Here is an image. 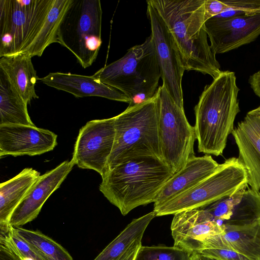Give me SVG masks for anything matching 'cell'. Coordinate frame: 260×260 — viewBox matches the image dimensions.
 I'll return each mask as SVG.
<instances>
[{
  "label": "cell",
  "mask_w": 260,
  "mask_h": 260,
  "mask_svg": "<svg viewBox=\"0 0 260 260\" xmlns=\"http://www.w3.org/2000/svg\"><path fill=\"white\" fill-rule=\"evenodd\" d=\"M54 0H0V57L26 53L41 56L57 42L62 15Z\"/></svg>",
  "instance_id": "cell-1"
},
{
  "label": "cell",
  "mask_w": 260,
  "mask_h": 260,
  "mask_svg": "<svg viewBox=\"0 0 260 260\" xmlns=\"http://www.w3.org/2000/svg\"><path fill=\"white\" fill-rule=\"evenodd\" d=\"M213 52L221 54L254 41L260 35V10L205 22Z\"/></svg>",
  "instance_id": "cell-12"
},
{
  "label": "cell",
  "mask_w": 260,
  "mask_h": 260,
  "mask_svg": "<svg viewBox=\"0 0 260 260\" xmlns=\"http://www.w3.org/2000/svg\"><path fill=\"white\" fill-rule=\"evenodd\" d=\"M218 164L210 155L194 156L162 186L154 203L157 208L192 188L211 174Z\"/></svg>",
  "instance_id": "cell-19"
},
{
  "label": "cell",
  "mask_w": 260,
  "mask_h": 260,
  "mask_svg": "<svg viewBox=\"0 0 260 260\" xmlns=\"http://www.w3.org/2000/svg\"><path fill=\"white\" fill-rule=\"evenodd\" d=\"M147 16L159 67L162 86L179 106L184 107L182 80L185 71L181 57L166 23L156 9L147 1Z\"/></svg>",
  "instance_id": "cell-10"
},
{
  "label": "cell",
  "mask_w": 260,
  "mask_h": 260,
  "mask_svg": "<svg viewBox=\"0 0 260 260\" xmlns=\"http://www.w3.org/2000/svg\"><path fill=\"white\" fill-rule=\"evenodd\" d=\"M225 228L223 233L205 240L202 249H229L251 260H260V220L248 225Z\"/></svg>",
  "instance_id": "cell-20"
},
{
  "label": "cell",
  "mask_w": 260,
  "mask_h": 260,
  "mask_svg": "<svg viewBox=\"0 0 260 260\" xmlns=\"http://www.w3.org/2000/svg\"><path fill=\"white\" fill-rule=\"evenodd\" d=\"M40 176L36 170L26 168L13 178L1 183L0 232H8L13 212Z\"/></svg>",
  "instance_id": "cell-22"
},
{
  "label": "cell",
  "mask_w": 260,
  "mask_h": 260,
  "mask_svg": "<svg viewBox=\"0 0 260 260\" xmlns=\"http://www.w3.org/2000/svg\"><path fill=\"white\" fill-rule=\"evenodd\" d=\"M239 90L235 73L229 71H221L205 86L194 108L199 152L217 156L223 153L240 111Z\"/></svg>",
  "instance_id": "cell-3"
},
{
  "label": "cell",
  "mask_w": 260,
  "mask_h": 260,
  "mask_svg": "<svg viewBox=\"0 0 260 260\" xmlns=\"http://www.w3.org/2000/svg\"><path fill=\"white\" fill-rule=\"evenodd\" d=\"M192 254L175 247L141 246L136 260H190Z\"/></svg>",
  "instance_id": "cell-27"
},
{
  "label": "cell",
  "mask_w": 260,
  "mask_h": 260,
  "mask_svg": "<svg viewBox=\"0 0 260 260\" xmlns=\"http://www.w3.org/2000/svg\"><path fill=\"white\" fill-rule=\"evenodd\" d=\"M149 1L172 35L185 70L216 78L221 71L207 40L205 0Z\"/></svg>",
  "instance_id": "cell-2"
},
{
  "label": "cell",
  "mask_w": 260,
  "mask_h": 260,
  "mask_svg": "<svg viewBox=\"0 0 260 260\" xmlns=\"http://www.w3.org/2000/svg\"><path fill=\"white\" fill-rule=\"evenodd\" d=\"M198 253L218 260H251L237 252L226 249L205 248Z\"/></svg>",
  "instance_id": "cell-29"
},
{
  "label": "cell",
  "mask_w": 260,
  "mask_h": 260,
  "mask_svg": "<svg viewBox=\"0 0 260 260\" xmlns=\"http://www.w3.org/2000/svg\"><path fill=\"white\" fill-rule=\"evenodd\" d=\"M114 142L106 173L119 164L139 158L162 159L156 94L147 101L127 107L114 116Z\"/></svg>",
  "instance_id": "cell-6"
},
{
  "label": "cell",
  "mask_w": 260,
  "mask_h": 260,
  "mask_svg": "<svg viewBox=\"0 0 260 260\" xmlns=\"http://www.w3.org/2000/svg\"><path fill=\"white\" fill-rule=\"evenodd\" d=\"M48 86L62 90L76 98L95 96L109 100L129 103V99L120 91L107 85L92 76H88L70 73H50L38 78Z\"/></svg>",
  "instance_id": "cell-18"
},
{
  "label": "cell",
  "mask_w": 260,
  "mask_h": 260,
  "mask_svg": "<svg viewBox=\"0 0 260 260\" xmlns=\"http://www.w3.org/2000/svg\"><path fill=\"white\" fill-rule=\"evenodd\" d=\"M75 165L72 158L41 175L13 212L9 225L20 227L35 219L46 200L58 188Z\"/></svg>",
  "instance_id": "cell-15"
},
{
  "label": "cell",
  "mask_w": 260,
  "mask_h": 260,
  "mask_svg": "<svg viewBox=\"0 0 260 260\" xmlns=\"http://www.w3.org/2000/svg\"><path fill=\"white\" fill-rule=\"evenodd\" d=\"M171 230L174 246L192 254L202 249L205 240L223 233L225 228L208 220L203 211L198 208L175 214Z\"/></svg>",
  "instance_id": "cell-16"
},
{
  "label": "cell",
  "mask_w": 260,
  "mask_h": 260,
  "mask_svg": "<svg viewBox=\"0 0 260 260\" xmlns=\"http://www.w3.org/2000/svg\"><path fill=\"white\" fill-rule=\"evenodd\" d=\"M31 58L24 52L0 57V70L27 105L39 98L35 88L39 78Z\"/></svg>",
  "instance_id": "cell-21"
},
{
  "label": "cell",
  "mask_w": 260,
  "mask_h": 260,
  "mask_svg": "<svg viewBox=\"0 0 260 260\" xmlns=\"http://www.w3.org/2000/svg\"><path fill=\"white\" fill-rule=\"evenodd\" d=\"M175 174L160 158L141 157L119 164L102 177L99 189L123 216L140 206L154 203Z\"/></svg>",
  "instance_id": "cell-4"
},
{
  "label": "cell",
  "mask_w": 260,
  "mask_h": 260,
  "mask_svg": "<svg viewBox=\"0 0 260 260\" xmlns=\"http://www.w3.org/2000/svg\"><path fill=\"white\" fill-rule=\"evenodd\" d=\"M248 82L254 93L260 98V70L250 76Z\"/></svg>",
  "instance_id": "cell-31"
},
{
  "label": "cell",
  "mask_w": 260,
  "mask_h": 260,
  "mask_svg": "<svg viewBox=\"0 0 260 260\" xmlns=\"http://www.w3.org/2000/svg\"><path fill=\"white\" fill-rule=\"evenodd\" d=\"M114 117L87 122L79 130L72 159L79 168L93 170L103 177L115 138Z\"/></svg>",
  "instance_id": "cell-11"
},
{
  "label": "cell",
  "mask_w": 260,
  "mask_h": 260,
  "mask_svg": "<svg viewBox=\"0 0 260 260\" xmlns=\"http://www.w3.org/2000/svg\"><path fill=\"white\" fill-rule=\"evenodd\" d=\"M100 0H73L59 26L57 41L69 49L83 68L95 60L102 41Z\"/></svg>",
  "instance_id": "cell-7"
},
{
  "label": "cell",
  "mask_w": 260,
  "mask_h": 260,
  "mask_svg": "<svg viewBox=\"0 0 260 260\" xmlns=\"http://www.w3.org/2000/svg\"><path fill=\"white\" fill-rule=\"evenodd\" d=\"M155 217L152 211L134 219L93 260H117L136 241H142L146 228Z\"/></svg>",
  "instance_id": "cell-24"
},
{
  "label": "cell",
  "mask_w": 260,
  "mask_h": 260,
  "mask_svg": "<svg viewBox=\"0 0 260 260\" xmlns=\"http://www.w3.org/2000/svg\"><path fill=\"white\" fill-rule=\"evenodd\" d=\"M156 96L161 158L175 174L195 156V129L188 121L184 107L175 102L164 86L158 87Z\"/></svg>",
  "instance_id": "cell-8"
},
{
  "label": "cell",
  "mask_w": 260,
  "mask_h": 260,
  "mask_svg": "<svg viewBox=\"0 0 260 260\" xmlns=\"http://www.w3.org/2000/svg\"><path fill=\"white\" fill-rule=\"evenodd\" d=\"M247 171L238 158L231 157L197 185L153 208L156 216L171 215L209 205L248 186Z\"/></svg>",
  "instance_id": "cell-9"
},
{
  "label": "cell",
  "mask_w": 260,
  "mask_h": 260,
  "mask_svg": "<svg viewBox=\"0 0 260 260\" xmlns=\"http://www.w3.org/2000/svg\"><path fill=\"white\" fill-rule=\"evenodd\" d=\"M15 229L18 235L33 245L47 260H73L64 248L39 230H30L21 227Z\"/></svg>",
  "instance_id": "cell-25"
},
{
  "label": "cell",
  "mask_w": 260,
  "mask_h": 260,
  "mask_svg": "<svg viewBox=\"0 0 260 260\" xmlns=\"http://www.w3.org/2000/svg\"><path fill=\"white\" fill-rule=\"evenodd\" d=\"M222 13L213 17H230L260 10V0L221 1Z\"/></svg>",
  "instance_id": "cell-28"
},
{
  "label": "cell",
  "mask_w": 260,
  "mask_h": 260,
  "mask_svg": "<svg viewBox=\"0 0 260 260\" xmlns=\"http://www.w3.org/2000/svg\"><path fill=\"white\" fill-rule=\"evenodd\" d=\"M93 76L122 92L129 100L128 107L153 98L161 74L151 35L120 59L100 69Z\"/></svg>",
  "instance_id": "cell-5"
},
{
  "label": "cell",
  "mask_w": 260,
  "mask_h": 260,
  "mask_svg": "<svg viewBox=\"0 0 260 260\" xmlns=\"http://www.w3.org/2000/svg\"><path fill=\"white\" fill-rule=\"evenodd\" d=\"M0 260H20L4 246L0 244Z\"/></svg>",
  "instance_id": "cell-32"
},
{
  "label": "cell",
  "mask_w": 260,
  "mask_h": 260,
  "mask_svg": "<svg viewBox=\"0 0 260 260\" xmlns=\"http://www.w3.org/2000/svg\"><path fill=\"white\" fill-rule=\"evenodd\" d=\"M57 136L52 132L36 126L0 125V157L40 155L53 150Z\"/></svg>",
  "instance_id": "cell-14"
},
{
  "label": "cell",
  "mask_w": 260,
  "mask_h": 260,
  "mask_svg": "<svg viewBox=\"0 0 260 260\" xmlns=\"http://www.w3.org/2000/svg\"><path fill=\"white\" fill-rule=\"evenodd\" d=\"M190 260H218L217 259L207 256L198 252L191 254Z\"/></svg>",
  "instance_id": "cell-33"
},
{
  "label": "cell",
  "mask_w": 260,
  "mask_h": 260,
  "mask_svg": "<svg viewBox=\"0 0 260 260\" xmlns=\"http://www.w3.org/2000/svg\"><path fill=\"white\" fill-rule=\"evenodd\" d=\"M27 105L0 70V125L35 126L29 116Z\"/></svg>",
  "instance_id": "cell-23"
},
{
  "label": "cell",
  "mask_w": 260,
  "mask_h": 260,
  "mask_svg": "<svg viewBox=\"0 0 260 260\" xmlns=\"http://www.w3.org/2000/svg\"><path fill=\"white\" fill-rule=\"evenodd\" d=\"M0 244L20 260H47L33 245L18 235L14 226L10 225L7 233L0 232Z\"/></svg>",
  "instance_id": "cell-26"
},
{
  "label": "cell",
  "mask_w": 260,
  "mask_h": 260,
  "mask_svg": "<svg viewBox=\"0 0 260 260\" xmlns=\"http://www.w3.org/2000/svg\"><path fill=\"white\" fill-rule=\"evenodd\" d=\"M200 209L207 220L219 225H250L260 220V191L247 186Z\"/></svg>",
  "instance_id": "cell-13"
},
{
  "label": "cell",
  "mask_w": 260,
  "mask_h": 260,
  "mask_svg": "<svg viewBox=\"0 0 260 260\" xmlns=\"http://www.w3.org/2000/svg\"><path fill=\"white\" fill-rule=\"evenodd\" d=\"M142 246V241H136L117 260H136L138 250Z\"/></svg>",
  "instance_id": "cell-30"
},
{
  "label": "cell",
  "mask_w": 260,
  "mask_h": 260,
  "mask_svg": "<svg viewBox=\"0 0 260 260\" xmlns=\"http://www.w3.org/2000/svg\"><path fill=\"white\" fill-rule=\"evenodd\" d=\"M239 151V160L248 175V186L260 191V106L249 111L232 133Z\"/></svg>",
  "instance_id": "cell-17"
}]
</instances>
